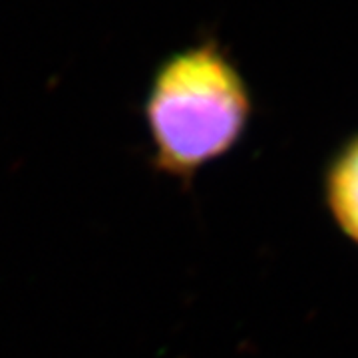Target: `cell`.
I'll return each instance as SVG.
<instances>
[{
  "instance_id": "cell-1",
  "label": "cell",
  "mask_w": 358,
  "mask_h": 358,
  "mask_svg": "<svg viewBox=\"0 0 358 358\" xmlns=\"http://www.w3.org/2000/svg\"><path fill=\"white\" fill-rule=\"evenodd\" d=\"M251 90L217 38H201L155 66L143 100L154 167L189 183L241 141Z\"/></svg>"
},
{
  "instance_id": "cell-2",
  "label": "cell",
  "mask_w": 358,
  "mask_h": 358,
  "mask_svg": "<svg viewBox=\"0 0 358 358\" xmlns=\"http://www.w3.org/2000/svg\"><path fill=\"white\" fill-rule=\"evenodd\" d=\"M324 193L334 221L358 243V136L334 155L327 171Z\"/></svg>"
}]
</instances>
